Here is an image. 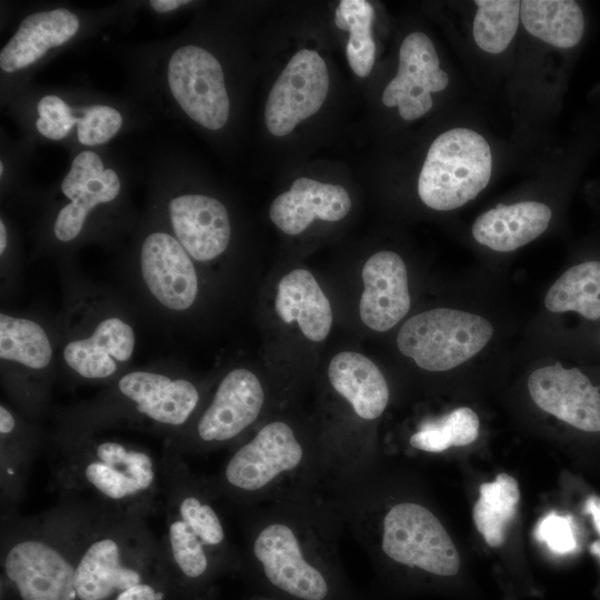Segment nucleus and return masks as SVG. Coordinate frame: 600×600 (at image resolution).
<instances>
[{
  "mask_svg": "<svg viewBox=\"0 0 600 600\" xmlns=\"http://www.w3.org/2000/svg\"><path fill=\"white\" fill-rule=\"evenodd\" d=\"M491 150L468 128H453L431 143L418 179V194L431 209L448 211L473 200L489 183Z\"/></svg>",
  "mask_w": 600,
  "mask_h": 600,
  "instance_id": "obj_1",
  "label": "nucleus"
},
{
  "mask_svg": "<svg viewBox=\"0 0 600 600\" xmlns=\"http://www.w3.org/2000/svg\"><path fill=\"white\" fill-rule=\"evenodd\" d=\"M493 334L481 316L436 308L409 318L397 336L400 352L428 371H447L480 352Z\"/></svg>",
  "mask_w": 600,
  "mask_h": 600,
  "instance_id": "obj_2",
  "label": "nucleus"
},
{
  "mask_svg": "<svg viewBox=\"0 0 600 600\" xmlns=\"http://www.w3.org/2000/svg\"><path fill=\"white\" fill-rule=\"evenodd\" d=\"M381 547L393 561L437 576L451 577L460 569L459 552L447 530L418 503L401 502L387 512Z\"/></svg>",
  "mask_w": 600,
  "mask_h": 600,
  "instance_id": "obj_3",
  "label": "nucleus"
},
{
  "mask_svg": "<svg viewBox=\"0 0 600 600\" xmlns=\"http://www.w3.org/2000/svg\"><path fill=\"white\" fill-rule=\"evenodd\" d=\"M170 92L183 112L209 130L228 121L230 100L218 59L207 49L187 44L172 52L167 66Z\"/></svg>",
  "mask_w": 600,
  "mask_h": 600,
  "instance_id": "obj_4",
  "label": "nucleus"
},
{
  "mask_svg": "<svg viewBox=\"0 0 600 600\" xmlns=\"http://www.w3.org/2000/svg\"><path fill=\"white\" fill-rule=\"evenodd\" d=\"M329 90V72L323 58L314 50L296 52L272 84L264 122L276 137L289 134L302 120L323 104Z\"/></svg>",
  "mask_w": 600,
  "mask_h": 600,
  "instance_id": "obj_5",
  "label": "nucleus"
},
{
  "mask_svg": "<svg viewBox=\"0 0 600 600\" xmlns=\"http://www.w3.org/2000/svg\"><path fill=\"white\" fill-rule=\"evenodd\" d=\"M448 83L431 39L414 31L400 46L398 71L382 92V103L398 107L403 120H416L432 108L431 93L444 90Z\"/></svg>",
  "mask_w": 600,
  "mask_h": 600,
  "instance_id": "obj_6",
  "label": "nucleus"
},
{
  "mask_svg": "<svg viewBox=\"0 0 600 600\" xmlns=\"http://www.w3.org/2000/svg\"><path fill=\"white\" fill-rule=\"evenodd\" d=\"M140 273L156 301L171 311L191 308L199 292L192 258L171 233L153 231L142 241Z\"/></svg>",
  "mask_w": 600,
  "mask_h": 600,
  "instance_id": "obj_7",
  "label": "nucleus"
},
{
  "mask_svg": "<svg viewBox=\"0 0 600 600\" xmlns=\"http://www.w3.org/2000/svg\"><path fill=\"white\" fill-rule=\"evenodd\" d=\"M532 401L543 411L587 432H600V392L577 368L560 362L534 370L528 379Z\"/></svg>",
  "mask_w": 600,
  "mask_h": 600,
  "instance_id": "obj_8",
  "label": "nucleus"
},
{
  "mask_svg": "<svg viewBox=\"0 0 600 600\" xmlns=\"http://www.w3.org/2000/svg\"><path fill=\"white\" fill-rule=\"evenodd\" d=\"M4 571L22 600H74L76 568L53 546L24 539L7 552Z\"/></svg>",
  "mask_w": 600,
  "mask_h": 600,
  "instance_id": "obj_9",
  "label": "nucleus"
},
{
  "mask_svg": "<svg viewBox=\"0 0 600 600\" xmlns=\"http://www.w3.org/2000/svg\"><path fill=\"white\" fill-rule=\"evenodd\" d=\"M302 457L303 450L293 430L282 421H273L231 457L224 476L232 487L256 491L297 468Z\"/></svg>",
  "mask_w": 600,
  "mask_h": 600,
  "instance_id": "obj_10",
  "label": "nucleus"
},
{
  "mask_svg": "<svg viewBox=\"0 0 600 600\" xmlns=\"http://www.w3.org/2000/svg\"><path fill=\"white\" fill-rule=\"evenodd\" d=\"M253 553L269 581L302 600H323L328 584L303 557L294 531L284 523L264 527L253 542Z\"/></svg>",
  "mask_w": 600,
  "mask_h": 600,
  "instance_id": "obj_11",
  "label": "nucleus"
},
{
  "mask_svg": "<svg viewBox=\"0 0 600 600\" xmlns=\"http://www.w3.org/2000/svg\"><path fill=\"white\" fill-rule=\"evenodd\" d=\"M136 341L131 323L120 316L107 314L87 332L66 341L62 357L80 378L104 380L131 360Z\"/></svg>",
  "mask_w": 600,
  "mask_h": 600,
  "instance_id": "obj_12",
  "label": "nucleus"
},
{
  "mask_svg": "<svg viewBox=\"0 0 600 600\" xmlns=\"http://www.w3.org/2000/svg\"><path fill=\"white\" fill-rule=\"evenodd\" d=\"M168 216L172 234L198 262H209L228 248L231 226L227 208L213 197L182 193L171 198Z\"/></svg>",
  "mask_w": 600,
  "mask_h": 600,
  "instance_id": "obj_13",
  "label": "nucleus"
},
{
  "mask_svg": "<svg viewBox=\"0 0 600 600\" xmlns=\"http://www.w3.org/2000/svg\"><path fill=\"white\" fill-rule=\"evenodd\" d=\"M364 290L359 312L370 329L384 332L393 328L410 309L407 268L392 251L372 254L362 268Z\"/></svg>",
  "mask_w": 600,
  "mask_h": 600,
  "instance_id": "obj_14",
  "label": "nucleus"
},
{
  "mask_svg": "<svg viewBox=\"0 0 600 600\" xmlns=\"http://www.w3.org/2000/svg\"><path fill=\"white\" fill-rule=\"evenodd\" d=\"M263 402L264 392L258 377L244 368L231 370L198 422L199 438L221 442L237 437L254 422Z\"/></svg>",
  "mask_w": 600,
  "mask_h": 600,
  "instance_id": "obj_15",
  "label": "nucleus"
},
{
  "mask_svg": "<svg viewBox=\"0 0 600 600\" xmlns=\"http://www.w3.org/2000/svg\"><path fill=\"white\" fill-rule=\"evenodd\" d=\"M86 481L100 494L114 501L140 496L156 480L152 458L121 442H100L83 467Z\"/></svg>",
  "mask_w": 600,
  "mask_h": 600,
  "instance_id": "obj_16",
  "label": "nucleus"
},
{
  "mask_svg": "<svg viewBox=\"0 0 600 600\" xmlns=\"http://www.w3.org/2000/svg\"><path fill=\"white\" fill-rule=\"evenodd\" d=\"M118 389L139 413L172 427L186 423L199 401V391L191 381L156 371L127 372L119 379Z\"/></svg>",
  "mask_w": 600,
  "mask_h": 600,
  "instance_id": "obj_17",
  "label": "nucleus"
},
{
  "mask_svg": "<svg viewBox=\"0 0 600 600\" xmlns=\"http://www.w3.org/2000/svg\"><path fill=\"white\" fill-rule=\"evenodd\" d=\"M351 209L348 191L340 184L322 183L301 177L291 188L271 203V221L284 233L296 236L304 231L314 219L339 221Z\"/></svg>",
  "mask_w": 600,
  "mask_h": 600,
  "instance_id": "obj_18",
  "label": "nucleus"
},
{
  "mask_svg": "<svg viewBox=\"0 0 600 600\" xmlns=\"http://www.w3.org/2000/svg\"><path fill=\"white\" fill-rule=\"evenodd\" d=\"M80 27L76 13L64 8L27 16L0 51V68L12 73L41 59L50 49L67 43Z\"/></svg>",
  "mask_w": 600,
  "mask_h": 600,
  "instance_id": "obj_19",
  "label": "nucleus"
},
{
  "mask_svg": "<svg viewBox=\"0 0 600 600\" xmlns=\"http://www.w3.org/2000/svg\"><path fill=\"white\" fill-rule=\"evenodd\" d=\"M551 214L547 204L537 201L498 206L476 219L472 237L494 251H513L541 236L550 223Z\"/></svg>",
  "mask_w": 600,
  "mask_h": 600,
  "instance_id": "obj_20",
  "label": "nucleus"
},
{
  "mask_svg": "<svg viewBox=\"0 0 600 600\" xmlns=\"http://www.w3.org/2000/svg\"><path fill=\"white\" fill-rule=\"evenodd\" d=\"M274 307L282 321H296L311 341L324 340L331 330L330 302L308 270H292L280 280Z\"/></svg>",
  "mask_w": 600,
  "mask_h": 600,
  "instance_id": "obj_21",
  "label": "nucleus"
},
{
  "mask_svg": "<svg viewBox=\"0 0 600 600\" xmlns=\"http://www.w3.org/2000/svg\"><path fill=\"white\" fill-rule=\"evenodd\" d=\"M332 388L340 393L362 419L382 414L389 401V388L380 369L366 356L342 351L328 367Z\"/></svg>",
  "mask_w": 600,
  "mask_h": 600,
  "instance_id": "obj_22",
  "label": "nucleus"
},
{
  "mask_svg": "<svg viewBox=\"0 0 600 600\" xmlns=\"http://www.w3.org/2000/svg\"><path fill=\"white\" fill-rule=\"evenodd\" d=\"M74 582L80 600H104L141 583V574L123 564L120 543L104 537L93 541L81 556Z\"/></svg>",
  "mask_w": 600,
  "mask_h": 600,
  "instance_id": "obj_23",
  "label": "nucleus"
},
{
  "mask_svg": "<svg viewBox=\"0 0 600 600\" xmlns=\"http://www.w3.org/2000/svg\"><path fill=\"white\" fill-rule=\"evenodd\" d=\"M520 19L530 34L562 49L577 46L584 31L582 10L572 0L521 1Z\"/></svg>",
  "mask_w": 600,
  "mask_h": 600,
  "instance_id": "obj_24",
  "label": "nucleus"
},
{
  "mask_svg": "<svg viewBox=\"0 0 600 600\" xmlns=\"http://www.w3.org/2000/svg\"><path fill=\"white\" fill-rule=\"evenodd\" d=\"M52 357V343L39 322L3 312L0 314L2 362L31 371H41L50 366Z\"/></svg>",
  "mask_w": 600,
  "mask_h": 600,
  "instance_id": "obj_25",
  "label": "nucleus"
},
{
  "mask_svg": "<svg viewBox=\"0 0 600 600\" xmlns=\"http://www.w3.org/2000/svg\"><path fill=\"white\" fill-rule=\"evenodd\" d=\"M479 491L472 514L476 528L488 546L500 547L517 512L520 499L518 483L508 473H500L494 481L482 483Z\"/></svg>",
  "mask_w": 600,
  "mask_h": 600,
  "instance_id": "obj_26",
  "label": "nucleus"
},
{
  "mask_svg": "<svg viewBox=\"0 0 600 600\" xmlns=\"http://www.w3.org/2000/svg\"><path fill=\"white\" fill-rule=\"evenodd\" d=\"M551 312L574 311L600 319V261H588L568 269L550 287L544 298Z\"/></svg>",
  "mask_w": 600,
  "mask_h": 600,
  "instance_id": "obj_27",
  "label": "nucleus"
},
{
  "mask_svg": "<svg viewBox=\"0 0 600 600\" xmlns=\"http://www.w3.org/2000/svg\"><path fill=\"white\" fill-rule=\"evenodd\" d=\"M121 182L117 172L106 169L77 191L67 196L54 220L53 233L61 242H71L81 233L89 213L98 206L113 201L120 193Z\"/></svg>",
  "mask_w": 600,
  "mask_h": 600,
  "instance_id": "obj_28",
  "label": "nucleus"
},
{
  "mask_svg": "<svg viewBox=\"0 0 600 600\" xmlns=\"http://www.w3.org/2000/svg\"><path fill=\"white\" fill-rule=\"evenodd\" d=\"M374 19L372 4L366 0H341L334 10V23L349 32L346 46L348 63L354 74L366 78L376 60V43L371 27Z\"/></svg>",
  "mask_w": 600,
  "mask_h": 600,
  "instance_id": "obj_29",
  "label": "nucleus"
},
{
  "mask_svg": "<svg viewBox=\"0 0 600 600\" xmlns=\"http://www.w3.org/2000/svg\"><path fill=\"white\" fill-rule=\"evenodd\" d=\"M480 422L477 413L460 407L436 420L426 421L410 438V444L426 452H441L450 447L472 443L479 436Z\"/></svg>",
  "mask_w": 600,
  "mask_h": 600,
  "instance_id": "obj_30",
  "label": "nucleus"
},
{
  "mask_svg": "<svg viewBox=\"0 0 600 600\" xmlns=\"http://www.w3.org/2000/svg\"><path fill=\"white\" fill-rule=\"evenodd\" d=\"M473 39L488 53L504 51L512 41L520 20L518 0H477Z\"/></svg>",
  "mask_w": 600,
  "mask_h": 600,
  "instance_id": "obj_31",
  "label": "nucleus"
},
{
  "mask_svg": "<svg viewBox=\"0 0 600 600\" xmlns=\"http://www.w3.org/2000/svg\"><path fill=\"white\" fill-rule=\"evenodd\" d=\"M168 539L173 561L183 574L198 578L206 572L208 568L206 543L200 534L179 516L169 523Z\"/></svg>",
  "mask_w": 600,
  "mask_h": 600,
  "instance_id": "obj_32",
  "label": "nucleus"
},
{
  "mask_svg": "<svg viewBox=\"0 0 600 600\" xmlns=\"http://www.w3.org/2000/svg\"><path fill=\"white\" fill-rule=\"evenodd\" d=\"M121 113L106 104H92L82 109L77 119V137L83 146L108 142L122 127Z\"/></svg>",
  "mask_w": 600,
  "mask_h": 600,
  "instance_id": "obj_33",
  "label": "nucleus"
},
{
  "mask_svg": "<svg viewBox=\"0 0 600 600\" xmlns=\"http://www.w3.org/2000/svg\"><path fill=\"white\" fill-rule=\"evenodd\" d=\"M178 516L200 534L206 546H219L223 541L224 531L217 512L199 498H183L178 506Z\"/></svg>",
  "mask_w": 600,
  "mask_h": 600,
  "instance_id": "obj_34",
  "label": "nucleus"
},
{
  "mask_svg": "<svg viewBox=\"0 0 600 600\" xmlns=\"http://www.w3.org/2000/svg\"><path fill=\"white\" fill-rule=\"evenodd\" d=\"M37 110V130L48 139L61 140L77 124L78 117L73 116V110L56 94L42 97Z\"/></svg>",
  "mask_w": 600,
  "mask_h": 600,
  "instance_id": "obj_35",
  "label": "nucleus"
},
{
  "mask_svg": "<svg viewBox=\"0 0 600 600\" xmlns=\"http://www.w3.org/2000/svg\"><path fill=\"white\" fill-rule=\"evenodd\" d=\"M534 538L552 552L566 554L577 548L572 518L551 512L539 520L533 531Z\"/></svg>",
  "mask_w": 600,
  "mask_h": 600,
  "instance_id": "obj_36",
  "label": "nucleus"
},
{
  "mask_svg": "<svg viewBox=\"0 0 600 600\" xmlns=\"http://www.w3.org/2000/svg\"><path fill=\"white\" fill-rule=\"evenodd\" d=\"M101 158L93 151H82L73 159L70 170L61 182L64 197L80 189L90 180L98 178L104 171Z\"/></svg>",
  "mask_w": 600,
  "mask_h": 600,
  "instance_id": "obj_37",
  "label": "nucleus"
},
{
  "mask_svg": "<svg viewBox=\"0 0 600 600\" xmlns=\"http://www.w3.org/2000/svg\"><path fill=\"white\" fill-rule=\"evenodd\" d=\"M161 593L146 583L136 584L122 592H119L116 600H160Z\"/></svg>",
  "mask_w": 600,
  "mask_h": 600,
  "instance_id": "obj_38",
  "label": "nucleus"
},
{
  "mask_svg": "<svg viewBox=\"0 0 600 600\" xmlns=\"http://www.w3.org/2000/svg\"><path fill=\"white\" fill-rule=\"evenodd\" d=\"M584 511L591 516L593 526L600 533V497L591 496L586 501Z\"/></svg>",
  "mask_w": 600,
  "mask_h": 600,
  "instance_id": "obj_39",
  "label": "nucleus"
},
{
  "mask_svg": "<svg viewBox=\"0 0 600 600\" xmlns=\"http://www.w3.org/2000/svg\"><path fill=\"white\" fill-rule=\"evenodd\" d=\"M187 3H190V1H187V0H152L150 1V6L157 12H160V13L173 11Z\"/></svg>",
  "mask_w": 600,
  "mask_h": 600,
  "instance_id": "obj_40",
  "label": "nucleus"
},
{
  "mask_svg": "<svg viewBox=\"0 0 600 600\" xmlns=\"http://www.w3.org/2000/svg\"><path fill=\"white\" fill-rule=\"evenodd\" d=\"M16 427L13 414L3 404L0 407V433L2 436L10 434Z\"/></svg>",
  "mask_w": 600,
  "mask_h": 600,
  "instance_id": "obj_41",
  "label": "nucleus"
},
{
  "mask_svg": "<svg viewBox=\"0 0 600 600\" xmlns=\"http://www.w3.org/2000/svg\"><path fill=\"white\" fill-rule=\"evenodd\" d=\"M8 243V236H7V229L3 220H0V253L1 256L4 253L7 249Z\"/></svg>",
  "mask_w": 600,
  "mask_h": 600,
  "instance_id": "obj_42",
  "label": "nucleus"
},
{
  "mask_svg": "<svg viewBox=\"0 0 600 600\" xmlns=\"http://www.w3.org/2000/svg\"><path fill=\"white\" fill-rule=\"evenodd\" d=\"M590 551H591L592 554H594L596 557H598V559L600 560V540L594 541V542L590 546Z\"/></svg>",
  "mask_w": 600,
  "mask_h": 600,
  "instance_id": "obj_43",
  "label": "nucleus"
},
{
  "mask_svg": "<svg viewBox=\"0 0 600 600\" xmlns=\"http://www.w3.org/2000/svg\"><path fill=\"white\" fill-rule=\"evenodd\" d=\"M2 174H3V162L1 161L0 162V176H2Z\"/></svg>",
  "mask_w": 600,
  "mask_h": 600,
  "instance_id": "obj_44",
  "label": "nucleus"
}]
</instances>
